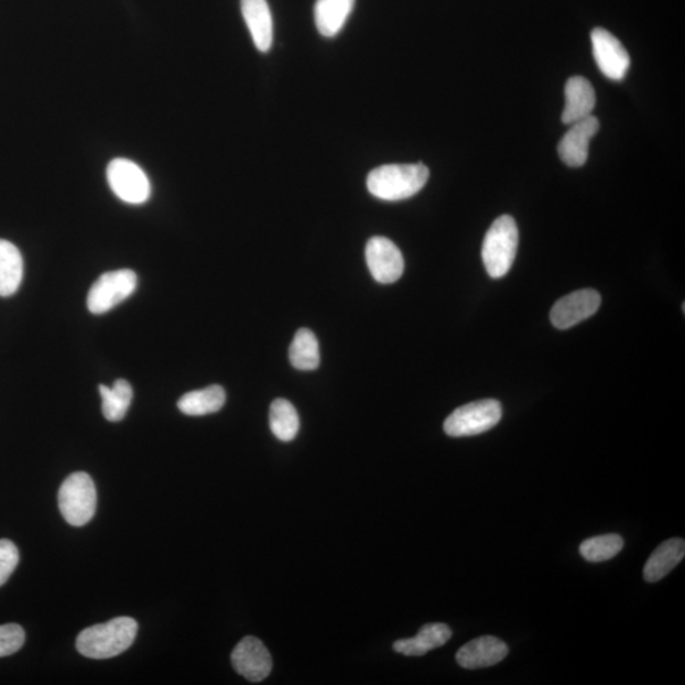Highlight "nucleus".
I'll list each match as a JSON object with an SVG mask.
<instances>
[{
    "label": "nucleus",
    "mask_w": 685,
    "mask_h": 685,
    "mask_svg": "<svg viewBox=\"0 0 685 685\" xmlns=\"http://www.w3.org/2000/svg\"><path fill=\"white\" fill-rule=\"evenodd\" d=\"M290 362L300 371H314L320 365L319 341L311 329H300L290 347Z\"/></svg>",
    "instance_id": "21"
},
{
    "label": "nucleus",
    "mask_w": 685,
    "mask_h": 685,
    "mask_svg": "<svg viewBox=\"0 0 685 685\" xmlns=\"http://www.w3.org/2000/svg\"><path fill=\"white\" fill-rule=\"evenodd\" d=\"M503 409L498 400L486 399L466 404L450 414L443 428L449 437H471L486 433L500 422Z\"/></svg>",
    "instance_id": "5"
},
{
    "label": "nucleus",
    "mask_w": 685,
    "mask_h": 685,
    "mask_svg": "<svg viewBox=\"0 0 685 685\" xmlns=\"http://www.w3.org/2000/svg\"><path fill=\"white\" fill-rule=\"evenodd\" d=\"M622 548V537L611 533L584 541L580 545V554L589 563H601L620 554Z\"/></svg>",
    "instance_id": "24"
},
{
    "label": "nucleus",
    "mask_w": 685,
    "mask_h": 685,
    "mask_svg": "<svg viewBox=\"0 0 685 685\" xmlns=\"http://www.w3.org/2000/svg\"><path fill=\"white\" fill-rule=\"evenodd\" d=\"M233 670L250 682H262L271 674L272 656L264 643L252 637L241 640L231 654Z\"/></svg>",
    "instance_id": "11"
},
{
    "label": "nucleus",
    "mask_w": 685,
    "mask_h": 685,
    "mask_svg": "<svg viewBox=\"0 0 685 685\" xmlns=\"http://www.w3.org/2000/svg\"><path fill=\"white\" fill-rule=\"evenodd\" d=\"M355 3L356 0H316L314 17L320 35L337 36L352 13Z\"/></svg>",
    "instance_id": "18"
},
{
    "label": "nucleus",
    "mask_w": 685,
    "mask_h": 685,
    "mask_svg": "<svg viewBox=\"0 0 685 685\" xmlns=\"http://www.w3.org/2000/svg\"><path fill=\"white\" fill-rule=\"evenodd\" d=\"M366 261L372 278L383 285L396 282L404 273V257L388 238L374 237L369 240Z\"/></svg>",
    "instance_id": "9"
},
{
    "label": "nucleus",
    "mask_w": 685,
    "mask_h": 685,
    "mask_svg": "<svg viewBox=\"0 0 685 685\" xmlns=\"http://www.w3.org/2000/svg\"><path fill=\"white\" fill-rule=\"evenodd\" d=\"M453 637V631L445 623H430L423 626L415 638L399 640L394 650L405 656H422L428 651L446 645Z\"/></svg>",
    "instance_id": "16"
},
{
    "label": "nucleus",
    "mask_w": 685,
    "mask_h": 685,
    "mask_svg": "<svg viewBox=\"0 0 685 685\" xmlns=\"http://www.w3.org/2000/svg\"><path fill=\"white\" fill-rule=\"evenodd\" d=\"M592 55L598 68L612 80H622L628 74L631 58L621 41L605 29L591 32Z\"/></svg>",
    "instance_id": "8"
},
{
    "label": "nucleus",
    "mask_w": 685,
    "mask_h": 685,
    "mask_svg": "<svg viewBox=\"0 0 685 685\" xmlns=\"http://www.w3.org/2000/svg\"><path fill=\"white\" fill-rule=\"evenodd\" d=\"M570 127L559 141L557 152L566 165L579 168L588 161L590 141L597 135L600 123L597 117L590 115Z\"/></svg>",
    "instance_id": "12"
},
{
    "label": "nucleus",
    "mask_w": 685,
    "mask_h": 685,
    "mask_svg": "<svg viewBox=\"0 0 685 685\" xmlns=\"http://www.w3.org/2000/svg\"><path fill=\"white\" fill-rule=\"evenodd\" d=\"M137 634L138 622L133 618H113L83 630L77 639V649L89 659H111L124 653L135 641Z\"/></svg>",
    "instance_id": "1"
},
{
    "label": "nucleus",
    "mask_w": 685,
    "mask_h": 685,
    "mask_svg": "<svg viewBox=\"0 0 685 685\" xmlns=\"http://www.w3.org/2000/svg\"><path fill=\"white\" fill-rule=\"evenodd\" d=\"M520 244V232L512 216H500L492 222L482 244V262L491 279L511 271Z\"/></svg>",
    "instance_id": "3"
},
{
    "label": "nucleus",
    "mask_w": 685,
    "mask_h": 685,
    "mask_svg": "<svg viewBox=\"0 0 685 685\" xmlns=\"http://www.w3.org/2000/svg\"><path fill=\"white\" fill-rule=\"evenodd\" d=\"M270 425L275 437L282 442L295 439L300 417L294 405L286 399H275L270 409Z\"/></svg>",
    "instance_id": "23"
},
{
    "label": "nucleus",
    "mask_w": 685,
    "mask_h": 685,
    "mask_svg": "<svg viewBox=\"0 0 685 685\" xmlns=\"http://www.w3.org/2000/svg\"><path fill=\"white\" fill-rule=\"evenodd\" d=\"M241 13L255 47L269 53L273 44V19L267 0H241Z\"/></svg>",
    "instance_id": "14"
},
{
    "label": "nucleus",
    "mask_w": 685,
    "mask_h": 685,
    "mask_svg": "<svg viewBox=\"0 0 685 685\" xmlns=\"http://www.w3.org/2000/svg\"><path fill=\"white\" fill-rule=\"evenodd\" d=\"M508 653L504 641L494 637H482L459 649L456 660L465 670L474 671L499 664Z\"/></svg>",
    "instance_id": "13"
},
{
    "label": "nucleus",
    "mask_w": 685,
    "mask_h": 685,
    "mask_svg": "<svg viewBox=\"0 0 685 685\" xmlns=\"http://www.w3.org/2000/svg\"><path fill=\"white\" fill-rule=\"evenodd\" d=\"M24 640L26 634L20 624L0 626V657L15 654L24 645Z\"/></svg>",
    "instance_id": "25"
},
{
    "label": "nucleus",
    "mask_w": 685,
    "mask_h": 685,
    "mask_svg": "<svg viewBox=\"0 0 685 685\" xmlns=\"http://www.w3.org/2000/svg\"><path fill=\"white\" fill-rule=\"evenodd\" d=\"M107 181L113 194L130 205H143L152 194L148 175L129 159L117 157L108 164Z\"/></svg>",
    "instance_id": "7"
},
{
    "label": "nucleus",
    "mask_w": 685,
    "mask_h": 685,
    "mask_svg": "<svg viewBox=\"0 0 685 685\" xmlns=\"http://www.w3.org/2000/svg\"><path fill=\"white\" fill-rule=\"evenodd\" d=\"M685 555V542L682 539H671L662 543L648 559L643 567V578L648 583H656L665 578L676 565L682 563Z\"/></svg>",
    "instance_id": "17"
},
{
    "label": "nucleus",
    "mask_w": 685,
    "mask_h": 685,
    "mask_svg": "<svg viewBox=\"0 0 685 685\" xmlns=\"http://www.w3.org/2000/svg\"><path fill=\"white\" fill-rule=\"evenodd\" d=\"M430 180L422 163L389 164L373 170L367 177L370 194L383 200H403L421 192Z\"/></svg>",
    "instance_id": "2"
},
{
    "label": "nucleus",
    "mask_w": 685,
    "mask_h": 685,
    "mask_svg": "<svg viewBox=\"0 0 685 685\" xmlns=\"http://www.w3.org/2000/svg\"><path fill=\"white\" fill-rule=\"evenodd\" d=\"M138 287V275L131 270L107 272L95 282L88 294L91 314H105L129 298Z\"/></svg>",
    "instance_id": "6"
},
{
    "label": "nucleus",
    "mask_w": 685,
    "mask_h": 685,
    "mask_svg": "<svg viewBox=\"0 0 685 685\" xmlns=\"http://www.w3.org/2000/svg\"><path fill=\"white\" fill-rule=\"evenodd\" d=\"M566 105L563 122L573 124L587 119L596 107V91L590 81L584 77H573L565 87Z\"/></svg>",
    "instance_id": "15"
},
{
    "label": "nucleus",
    "mask_w": 685,
    "mask_h": 685,
    "mask_svg": "<svg viewBox=\"0 0 685 685\" xmlns=\"http://www.w3.org/2000/svg\"><path fill=\"white\" fill-rule=\"evenodd\" d=\"M20 563L19 548L10 540H0V587L4 586Z\"/></svg>",
    "instance_id": "26"
},
{
    "label": "nucleus",
    "mask_w": 685,
    "mask_h": 685,
    "mask_svg": "<svg viewBox=\"0 0 685 685\" xmlns=\"http://www.w3.org/2000/svg\"><path fill=\"white\" fill-rule=\"evenodd\" d=\"M601 304V297L596 290H580L559 298L551 311V322L559 330L575 327L595 315Z\"/></svg>",
    "instance_id": "10"
},
{
    "label": "nucleus",
    "mask_w": 685,
    "mask_h": 685,
    "mask_svg": "<svg viewBox=\"0 0 685 685\" xmlns=\"http://www.w3.org/2000/svg\"><path fill=\"white\" fill-rule=\"evenodd\" d=\"M23 280V258L11 241L0 239V296L10 297Z\"/></svg>",
    "instance_id": "19"
},
{
    "label": "nucleus",
    "mask_w": 685,
    "mask_h": 685,
    "mask_svg": "<svg viewBox=\"0 0 685 685\" xmlns=\"http://www.w3.org/2000/svg\"><path fill=\"white\" fill-rule=\"evenodd\" d=\"M58 508L74 528L91 521L97 511V490L88 474L75 472L64 480L58 490Z\"/></svg>",
    "instance_id": "4"
},
{
    "label": "nucleus",
    "mask_w": 685,
    "mask_h": 685,
    "mask_svg": "<svg viewBox=\"0 0 685 685\" xmlns=\"http://www.w3.org/2000/svg\"><path fill=\"white\" fill-rule=\"evenodd\" d=\"M100 396H102V412L107 421L120 422L127 416L133 391L127 380H117L112 388L106 385L99 387Z\"/></svg>",
    "instance_id": "22"
},
{
    "label": "nucleus",
    "mask_w": 685,
    "mask_h": 685,
    "mask_svg": "<svg viewBox=\"0 0 685 685\" xmlns=\"http://www.w3.org/2000/svg\"><path fill=\"white\" fill-rule=\"evenodd\" d=\"M227 394L219 385L187 392L178 401L180 411L189 416H203L221 411Z\"/></svg>",
    "instance_id": "20"
}]
</instances>
